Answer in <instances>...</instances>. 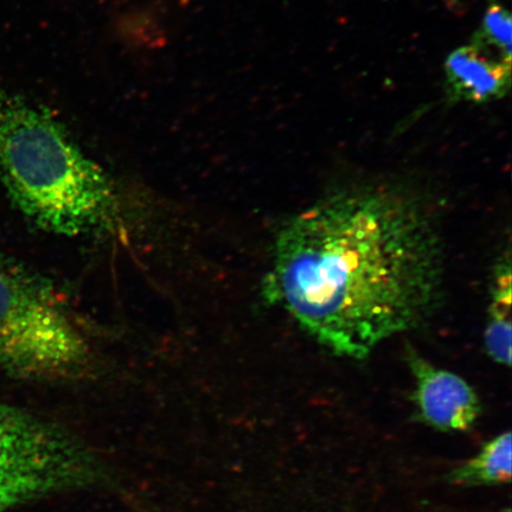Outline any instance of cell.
Listing matches in <instances>:
<instances>
[{
	"label": "cell",
	"instance_id": "cell-1",
	"mask_svg": "<svg viewBox=\"0 0 512 512\" xmlns=\"http://www.w3.org/2000/svg\"><path fill=\"white\" fill-rule=\"evenodd\" d=\"M443 285L437 229L401 190L334 192L287 220L275 238L268 302L342 357L419 328Z\"/></svg>",
	"mask_w": 512,
	"mask_h": 512
},
{
	"label": "cell",
	"instance_id": "cell-2",
	"mask_svg": "<svg viewBox=\"0 0 512 512\" xmlns=\"http://www.w3.org/2000/svg\"><path fill=\"white\" fill-rule=\"evenodd\" d=\"M0 179L21 213L46 232L78 236L117 221L106 172L46 107L2 85Z\"/></svg>",
	"mask_w": 512,
	"mask_h": 512
},
{
	"label": "cell",
	"instance_id": "cell-3",
	"mask_svg": "<svg viewBox=\"0 0 512 512\" xmlns=\"http://www.w3.org/2000/svg\"><path fill=\"white\" fill-rule=\"evenodd\" d=\"M89 361L85 336L50 287L0 254V369L24 380H69Z\"/></svg>",
	"mask_w": 512,
	"mask_h": 512
},
{
	"label": "cell",
	"instance_id": "cell-4",
	"mask_svg": "<svg viewBox=\"0 0 512 512\" xmlns=\"http://www.w3.org/2000/svg\"><path fill=\"white\" fill-rule=\"evenodd\" d=\"M107 483L104 463L83 441L0 400V512Z\"/></svg>",
	"mask_w": 512,
	"mask_h": 512
},
{
	"label": "cell",
	"instance_id": "cell-5",
	"mask_svg": "<svg viewBox=\"0 0 512 512\" xmlns=\"http://www.w3.org/2000/svg\"><path fill=\"white\" fill-rule=\"evenodd\" d=\"M407 361L415 379L414 399L419 416L437 430L467 431L482 412L478 396L462 377L440 369L414 351Z\"/></svg>",
	"mask_w": 512,
	"mask_h": 512
},
{
	"label": "cell",
	"instance_id": "cell-6",
	"mask_svg": "<svg viewBox=\"0 0 512 512\" xmlns=\"http://www.w3.org/2000/svg\"><path fill=\"white\" fill-rule=\"evenodd\" d=\"M445 76L448 104H488L509 93L511 62L471 41L447 56Z\"/></svg>",
	"mask_w": 512,
	"mask_h": 512
},
{
	"label": "cell",
	"instance_id": "cell-7",
	"mask_svg": "<svg viewBox=\"0 0 512 512\" xmlns=\"http://www.w3.org/2000/svg\"><path fill=\"white\" fill-rule=\"evenodd\" d=\"M511 262L498 264L492 283L488 320L484 331L485 350L502 366L511 363Z\"/></svg>",
	"mask_w": 512,
	"mask_h": 512
},
{
	"label": "cell",
	"instance_id": "cell-8",
	"mask_svg": "<svg viewBox=\"0 0 512 512\" xmlns=\"http://www.w3.org/2000/svg\"><path fill=\"white\" fill-rule=\"evenodd\" d=\"M511 433L498 435L469 462L454 470L450 478L462 485H496L511 479Z\"/></svg>",
	"mask_w": 512,
	"mask_h": 512
},
{
	"label": "cell",
	"instance_id": "cell-9",
	"mask_svg": "<svg viewBox=\"0 0 512 512\" xmlns=\"http://www.w3.org/2000/svg\"><path fill=\"white\" fill-rule=\"evenodd\" d=\"M511 16L498 0H488L482 27L476 32L475 38L484 46L497 51L503 56H511Z\"/></svg>",
	"mask_w": 512,
	"mask_h": 512
}]
</instances>
